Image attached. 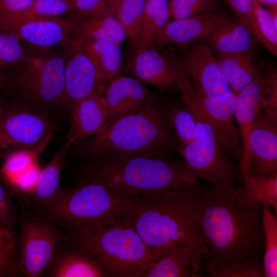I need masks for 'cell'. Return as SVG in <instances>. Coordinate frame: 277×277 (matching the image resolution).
I'll list each match as a JSON object with an SVG mask.
<instances>
[{
    "label": "cell",
    "mask_w": 277,
    "mask_h": 277,
    "mask_svg": "<svg viewBox=\"0 0 277 277\" xmlns=\"http://www.w3.org/2000/svg\"><path fill=\"white\" fill-rule=\"evenodd\" d=\"M208 189L210 200L200 226L207 253L202 262L200 276L243 261L262 260L263 206L239 203L235 187L212 185Z\"/></svg>",
    "instance_id": "1"
},
{
    "label": "cell",
    "mask_w": 277,
    "mask_h": 277,
    "mask_svg": "<svg viewBox=\"0 0 277 277\" xmlns=\"http://www.w3.org/2000/svg\"><path fill=\"white\" fill-rule=\"evenodd\" d=\"M210 200L209 189L198 183L186 190L127 200L122 215L151 248L204 245L200 226Z\"/></svg>",
    "instance_id": "2"
},
{
    "label": "cell",
    "mask_w": 277,
    "mask_h": 277,
    "mask_svg": "<svg viewBox=\"0 0 277 277\" xmlns=\"http://www.w3.org/2000/svg\"><path fill=\"white\" fill-rule=\"evenodd\" d=\"M81 177L96 179L124 200L184 190L198 184L185 161L167 155L108 154L87 159Z\"/></svg>",
    "instance_id": "3"
},
{
    "label": "cell",
    "mask_w": 277,
    "mask_h": 277,
    "mask_svg": "<svg viewBox=\"0 0 277 277\" xmlns=\"http://www.w3.org/2000/svg\"><path fill=\"white\" fill-rule=\"evenodd\" d=\"M158 103L107 120L97 133L72 146V151L86 160L108 154L168 155L177 145L167 110Z\"/></svg>",
    "instance_id": "4"
},
{
    "label": "cell",
    "mask_w": 277,
    "mask_h": 277,
    "mask_svg": "<svg viewBox=\"0 0 277 277\" xmlns=\"http://www.w3.org/2000/svg\"><path fill=\"white\" fill-rule=\"evenodd\" d=\"M62 232L61 240L93 254L111 276L133 277L143 265L155 261L162 253L161 249L148 246L122 214L111 223Z\"/></svg>",
    "instance_id": "5"
},
{
    "label": "cell",
    "mask_w": 277,
    "mask_h": 277,
    "mask_svg": "<svg viewBox=\"0 0 277 277\" xmlns=\"http://www.w3.org/2000/svg\"><path fill=\"white\" fill-rule=\"evenodd\" d=\"M27 47L22 60L5 73V96L47 112L63 109L68 48L41 49Z\"/></svg>",
    "instance_id": "6"
},
{
    "label": "cell",
    "mask_w": 277,
    "mask_h": 277,
    "mask_svg": "<svg viewBox=\"0 0 277 277\" xmlns=\"http://www.w3.org/2000/svg\"><path fill=\"white\" fill-rule=\"evenodd\" d=\"M177 81L181 93L180 101L191 113L195 122L193 140L177 151L197 177L204 179L217 187H235L239 180L238 165L218 144L197 90L182 68Z\"/></svg>",
    "instance_id": "7"
},
{
    "label": "cell",
    "mask_w": 277,
    "mask_h": 277,
    "mask_svg": "<svg viewBox=\"0 0 277 277\" xmlns=\"http://www.w3.org/2000/svg\"><path fill=\"white\" fill-rule=\"evenodd\" d=\"M126 200L96 179L80 177L74 187L61 188L50 204L29 210L62 230H79L114 221Z\"/></svg>",
    "instance_id": "8"
},
{
    "label": "cell",
    "mask_w": 277,
    "mask_h": 277,
    "mask_svg": "<svg viewBox=\"0 0 277 277\" xmlns=\"http://www.w3.org/2000/svg\"><path fill=\"white\" fill-rule=\"evenodd\" d=\"M17 226L18 265L23 276H43L62 239V230L47 220L21 207L17 215Z\"/></svg>",
    "instance_id": "9"
},
{
    "label": "cell",
    "mask_w": 277,
    "mask_h": 277,
    "mask_svg": "<svg viewBox=\"0 0 277 277\" xmlns=\"http://www.w3.org/2000/svg\"><path fill=\"white\" fill-rule=\"evenodd\" d=\"M53 130L48 112L10 100L0 119V150L35 148Z\"/></svg>",
    "instance_id": "10"
},
{
    "label": "cell",
    "mask_w": 277,
    "mask_h": 277,
    "mask_svg": "<svg viewBox=\"0 0 277 277\" xmlns=\"http://www.w3.org/2000/svg\"><path fill=\"white\" fill-rule=\"evenodd\" d=\"M165 47L152 45L132 48L127 67L137 79L163 92L172 93L179 90L177 77L181 66L180 60Z\"/></svg>",
    "instance_id": "11"
},
{
    "label": "cell",
    "mask_w": 277,
    "mask_h": 277,
    "mask_svg": "<svg viewBox=\"0 0 277 277\" xmlns=\"http://www.w3.org/2000/svg\"><path fill=\"white\" fill-rule=\"evenodd\" d=\"M108 83L75 40L67 50L65 60L63 109L70 110L76 102L91 94H103Z\"/></svg>",
    "instance_id": "12"
},
{
    "label": "cell",
    "mask_w": 277,
    "mask_h": 277,
    "mask_svg": "<svg viewBox=\"0 0 277 277\" xmlns=\"http://www.w3.org/2000/svg\"><path fill=\"white\" fill-rule=\"evenodd\" d=\"M180 62L182 70L201 94L215 96L231 90L206 39L189 47Z\"/></svg>",
    "instance_id": "13"
},
{
    "label": "cell",
    "mask_w": 277,
    "mask_h": 277,
    "mask_svg": "<svg viewBox=\"0 0 277 277\" xmlns=\"http://www.w3.org/2000/svg\"><path fill=\"white\" fill-rule=\"evenodd\" d=\"M199 93L218 144L227 155L238 161L239 166L242 159V144L239 130L235 122L237 93L232 90L215 96H207Z\"/></svg>",
    "instance_id": "14"
},
{
    "label": "cell",
    "mask_w": 277,
    "mask_h": 277,
    "mask_svg": "<svg viewBox=\"0 0 277 277\" xmlns=\"http://www.w3.org/2000/svg\"><path fill=\"white\" fill-rule=\"evenodd\" d=\"M27 46L36 49L68 48L75 41L73 22L62 16L28 20L6 30Z\"/></svg>",
    "instance_id": "15"
},
{
    "label": "cell",
    "mask_w": 277,
    "mask_h": 277,
    "mask_svg": "<svg viewBox=\"0 0 277 277\" xmlns=\"http://www.w3.org/2000/svg\"><path fill=\"white\" fill-rule=\"evenodd\" d=\"M156 260L143 265L133 277H198L207 250L204 245L180 247L174 244L161 248Z\"/></svg>",
    "instance_id": "16"
},
{
    "label": "cell",
    "mask_w": 277,
    "mask_h": 277,
    "mask_svg": "<svg viewBox=\"0 0 277 277\" xmlns=\"http://www.w3.org/2000/svg\"><path fill=\"white\" fill-rule=\"evenodd\" d=\"M277 171V120L262 111L248 137V155L243 179Z\"/></svg>",
    "instance_id": "17"
},
{
    "label": "cell",
    "mask_w": 277,
    "mask_h": 277,
    "mask_svg": "<svg viewBox=\"0 0 277 277\" xmlns=\"http://www.w3.org/2000/svg\"><path fill=\"white\" fill-rule=\"evenodd\" d=\"M230 20L225 12L217 8L188 18L172 19L167 22L154 45H172L188 49Z\"/></svg>",
    "instance_id": "18"
},
{
    "label": "cell",
    "mask_w": 277,
    "mask_h": 277,
    "mask_svg": "<svg viewBox=\"0 0 277 277\" xmlns=\"http://www.w3.org/2000/svg\"><path fill=\"white\" fill-rule=\"evenodd\" d=\"M43 276L48 277L111 276L107 269L93 254L61 240Z\"/></svg>",
    "instance_id": "19"
},
{
    "label": "cell",
    "mask_w": 277,
    "mask_h": 277,
    "mask_svg": "<svg viewBox=\"0 0 277 277\" xmlns=\"http://www.w3.org/2000/svg\"><path fill=\"white\" fill-rule=\"evenodd\" d=\"M266 95V81L263 73L237 93L234 115L242 144V159L238 166L240 183L245 171L249 135L264 109Z\"/></svg>",
    "instance_id": "20"
},
{
    "label": "cell",
    "mask_w": 277,
    "mask_h": 277,
    "mask_svg": "<svg viewBox=\"0 0 277 277\" xmlns=\"http://www.w3.org/2000/svg\"><path fill=\"white\" fill-rule=\"evenodd\" d=\"M70 126L64 144L69 149L97 133L106 123L108 112L105 96L93 93L71 107Z\"/></svg>",
    "instance_id": "21"
},
{
    "label": "cell",
    "mask_w": 277,
    "mask_h": 277,
    "mask_svg": "<svg viewBox=\"0 0 277 277\" xmlns=\"http://www.w3.org/2000/svg\"><path fill=\"white\" fill-rule=\"evenodd\" d=\"M105 97L108 116L143 108L159 102L160 97L148 89L137 78L120 76L107 85Z\"/></svg>",
    "instance_id": "22"
},
{
    "label": "cell",
    "mask_w": 277,
    "mask_h": 277,
    "mask_svg": "<svg viewBox=\"0 0 277 277\" xmlns=\"http://www.w3.org/2000/svg\"><path fill=\"white\" fill-rule=\"evenodd\" d=\"M68 150L63 143L50 161L41 169L32 187L23 192L32 203L28 209L47 206L55 199L61 189V174L66 164Z\"/></svg>",
    "instance_id": "23"
},
{
    "label": "cell",
    "mask_w": 277,
    "mask_h": 277,
    "mask_svg": "<svg viewBox=\"0 0 277 277\" xmlns=\"http://www.w3.org/2000/svg\"><path fill=\"white\" fill-rule=\"evenodd\" d=\"M206 40L216 55L256 51L258 43L244 25L232 19L213 31Z\"/></svg>",
    "instance_id": "24"
},
{
    "label": "cell",
    "mask_w": 277,
    "mask_h": 277,
    "mask_svg": "<svg viewBox=\"0 0 277 277\" xmlns=\"http://www.w3.org/2000/svg\"><path fill=\"white\" fill-rule=\"evenodd\" d=\"M216 57L231 89L237 93L262 73L256 51Z\"/></svg>",
    "instance_id": "25"
},
{
    "label": "cell",
    "mask_w": 277,
    "mask_h": 277,
    "mask_svg": "<svg viewBox=\"0 0 277 277\" xmlns=\"http://www.w3.org/2000/svg\"><path fill=\"white\" fill-rule=\"evenodd\" d=\"M240 187H235L239 203L245 206L259 204L272 206L277 213V171L249 177Z\"/></svg>",
    "instance_id": "26"
},
{
    "label": "cell",
    "mask_w": 277,
    "mask_h": 277,
    "mask_svg": "<svg viewBox=\"0 0 277 277\" xmlns=\"http://www.w3.org/2000/svg\"><path fill=\"white\" fill-rule=\"evenodd\" d=\"M75 40L101 76L108 82L112 80L118 72L122 63L121 46L105 41Z\"/></svg>",
    "instance_id": "27"
},
{
    "label": "cell",
    "mask_w": 277,
    "mask_h": 277,
    "mask_svg": "<svg viewBox=\"0 0 277 277\" xmlns=\"http://www.w3.org/2000/svg\"><path fill=\"white\" fill-rule=\"evenodd\" d=\"M71 21L74 24L75 40L105 41L121 46L126 39L122 25L113 14Z\"/></svg>",
    "instance_id": "28"
},
{
    "label": "cell",
    "mask_w": 277,
    "mask_h": 277,
    "mask_svg": "<svg viewBox=\"0 0 277 277\" xmlns=\"http://www.w3.org/2000/svg\"><path fill=\"white\" fill-rule=\"evenodd\" d=\"M53 136L50 135L41 145L32 149L10 150L4 157L0 174L4 184L13 183L33 168L39 166L38 159Z\"/></svg>",
    "instance_id": "29"
},
{
    "label": "cell",
    "mask_w": 277,
    "mask_h": 277,
    "mask_svg": "<svg viewBox=\"0 0 277 277\" xmlns=\"http://www.w3.org/2000/svg\"><path fill=\"white\" fill-rule=\"evenodd\" d=\"M169 18V0H146L141 31L134 48L154 45Z\"/></svg>",
    "instance_id": "30"
},
{
    "label": "cell",
    "mask_w": 277,
    "mask_h": 277,
    "mask_svg": "<svg viewBox=\"0 0 277 277\" xmlns=\"http://www.w3.org/2000/svg\"><path fill=\"white\" fill-rule=\"evenodd\" d=\"M71 8V0H34L25 10L0 19V30H6L33 18L67 15Z\"/></svg>",
    "instance_id": "31"
},
{
    "label": "cell",
    "mask_w": 277,
    "mask_h": 277,
    "mask_svg": "<svg viewBox=\"0 0 277 277\" xmlns=\"http://www.w3.org/2000/svg\"><path fill=\"white\" fill-rule=\"evenodd\" d=\"M146 0H121L115 16L122 25L131 49L141 31Z\"/></svg>",
    "instance_id": "32"
},
{
    "label": "cell",
    "mask_w": 277,
    "mask_h": 277,
    "mask_svg": "<svg viewBox=\"0 0 277 277\" xmlns=\"http://www.w3.org/2000/svg\"><path fill=\"white\" fill-rule=\"evenodd\" d=\"M264 250L263 266L265 277L277 276V217L270 207L263 206Z\"/></svg>",
    "instance_id": "33"
},
{
    "label": "cell",
    "mask_w": 277,
    "mask_h": 277,
    "mask_svg": "<svg viewBox=\"0 0 277 277\" xmlns=\"http://www.w3.org/2000/svg\"><path fill=\"white\" fill-rule=\"evenodd\" d=\"M167 114L177 149L185 147L194 137L195 122L193 116L181 103L168 108Z\"/></svg>",
    "instance_id": "34"
},
{
    "label": "cell",
    "mask_w": 277,
    "mask_h": 277,
    "mask_svg": "<svg viewBox=\"0 0 277 277\" xmlns=\"http://www.w3.org/2000/svg\"><path fill=\"white\" fill-rule=\"evenodd\" d=\"M18 243L0 220V277H21Z\"/></svg>",
    "instance_id": "35"
},
{
    "label": "cell",
    "mask_w": 277,
    "mask_h": 277,
    "mask_svg": "<svg viewBox=\"0 0 277 277\" xmlns=\"http://www.w3.org/2000/svg\"><path fill=\"white\" fill-rule=\"evenodd\" d=\"M27 47L13 34L0 30V72L6 73L25 56Z\"/></svg>",
    "instance_id": "36"
},
{
    "label": "cell",
    "mask_w": 277,
    "mask_h": 277,
    "mask_svg": "<svg viewBox=\"0 0 277 277\" xmlns=\"http://www.w3.org/2000/svg\"><path fill=\"white\" fill-rule=\"evenodd\" d=\"M253 11L263 46L274 56H277V28L274 26L270 13L256 0L253 1Z\"/></svg>",
    "instance_id": "37"
},
{
    "label": "cell",
    "mask_w": 277,
    "mask_h": 277,
    "mask_svg": "<svg viewBox=\"0 0 277 277\" xmlns=\"http://www.w3.org/2000/svg\"><path fill=\"white\" fill-rule=\"evenodd\" d=\"M220 0H169V15L172 19H182L217 8Z\"/></svg>",
    "instance_id": "38"
},
{
    "label": "cell",
    "mask_w": 277,
    "mask_h": 277,
    "mask_svg": "<svg viewBox=\"0 0 277 277\" xmlns=\"http://www.w3.org/2000/svg\"><path fill=\"white\" fill-rule=\"evenodd\" d=\"M212 277H265L263 261L260 260L243 261L219 268L208 273Z\"/></svg>",
    "instance_id": "39"
},
{
    "label": "cell",
    "mask_w": 277,
    "mask_h": 277,
    "mask_svg": "<svg viewBox=\"0 0 277 277\" xmlns=\"http://www.w3.org/2000/svg\"><path fill=\"white\" fill-rule=\"evenodd\" d=\"M19 208L13 202L0 174V220L18 243L17 215Z\"/></svg>",
    "instance_id": "40"
},
{
    "label": "cell",
    "mask_w": 277,
    "mask_h": 277,
    "mask_svg": "<svg viewBox=\"0 0 277 277\" xmlns=\"http://www.w3.org/2000/svg\"><path fill=\"white\" fill-rule=\"evenodd\" d=\"M71 1L72 8L67 17L72 21L97 16L114 15L106 0Z\"/></svg>",
    "instance_id": "41"
},
{
    "label": "cell",
    "mask_w": 277,
    "mask_h": 277,
    "mask_svg": "<svg viewBox=\"0 0 277 277\" xmlns=\"http://www.w3.org/2000/svg\"><path fill=\"white\" fill-rule=\"evenodd\" d=\"M253 0H223L228 7L251 33L258 43L263 45V40L258 28L253 11Z\"/></svg>",
    "instance_id": "42"
},
{
    "label": "cell",
    "mask_w": 277,
    "mask_h": 277,
    "mask_svg": "<svg viewBox=\"0 0 277 277\" xmlns=\"http://www.w3.org/2000/svg\"><path fill=\"white\" fill-rule=\"evenodd\" d=\"M266 81L267 95L263 112L268 116L277 120V70L269 68L263 73Z\"/></svg>",
    "instance_id": "43"
},
{
    "label": "cell",
    "mask_w": 277,
    "mask_h": 277,
    "mask_svg": "<svg viewBox=\"0 0 277 277\" xmlns=\"http://www.w3.org/2000/svg\"><path fill=\"white\" fill-rule=\"evenodd\" d=\"M34 1L0 0V19L25 10Z\"/></svg>",
    "instance_id": "44"
},
{
    "label": "cell",
    "mask_w": 277,
    "mask_h": 277,
    "mask_svg": "<svg viewBox=\"0 0 277 277\" xmlns=\"http://www.w3.org/2000/svg\"><path fill=\"white\" fill-rule=\"evenodd\" d=\"M10 104V100H8L6 96L0 95V119L3 116Z\"/></svg>",
    "instance_id": "45"
},
{
    "label": "cell",
    "mask_w": 277,
    "mask_h": 277,
    "mask_svg": "<svg viewBox=\"0 0 277 277\" xmlns=\"http://www.w3.org/2000/svg\"><path fill=\"white\" fill-rule=\"evenodd\" d=\"M7 86V77L5 73L0 72V95H5Z\"/></svg>",
    "instance_id": "46"
},
{
    "label": "cell",
    "mask_w": 277,
    "mask_h": 277,
    "mask_svg": "<svg viewBox=\"0 0 277 277\" xmlns=\"http://www.w3.org/2000/svg\"><path fill=\"white\" fill-rule=\"evenodd\" d=\"M106 1L115 16L121 0H106Z\"/></svg>",
    "instance_id": "47"
},
{
    "label": "cell",
    "mask_w": 277,
    "mask_h": 277,
    "mask_svg": "<svg viewBox=\"0 0 277 277\" xmlns=\"http://www.w3.org/2000/svg\"><path fill=\"white\" fill-rule=\"evenodd\" d=\"M261 5H264L267 8L277 6V0H256Z\"/></svg>",
    "instance_id": "48"
},
{
    "label": "cell",
    "mask_w": 277,
    "mask_h": 277,
    "mask_svg": "<svg viewBox=\"0 0 277 277\" xmlns=\"http://www.w3.org/2000/svg\"><path fill=\"white\" fill-rule=\"evenodd\" d=\"M7 153V151H3L0 150V159H3Z\"/></svg>",
    "instance_id": "49"
}]
</instances>
